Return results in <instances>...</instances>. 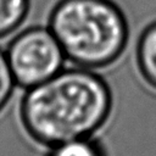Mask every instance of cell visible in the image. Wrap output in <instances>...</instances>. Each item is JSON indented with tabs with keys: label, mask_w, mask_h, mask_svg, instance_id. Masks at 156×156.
I'll return each mask as SVG.
<instances>
[{
	"label": "cell",
	"mask_w": 156,
	"mask_h": 156,
	"mask_svg": "<svg viewBox=\"0 0 156 156\" xmlns=\"http://www.w3.org/2000/svg\"><path fill=\"white\" fill-rule=\"evenodd\" d=\"M111 105L106 82L77 68L60 71L30 87L22 101L21 117L32 138L56 146L93 134L107 119Z\"/></svg>",
	"instance_id": "cell-1"
},
{
	"label": "cell",
	"mask_w": 156,
	"mask_h": 156,
	"mask_svg": "<svg viewBox=\"0 0 156 156\" xmlns=\"http://www.w3.org/2000/svg\"><path fill=\"white\" fill-rule=\"evenodd\" d=\"M50 30L65 56L79 67L113 63L128 40V26L111 0H60L50 16Z\"/></svg>",
	"instance_id": "cell-2"
},
{
	"label": "cell",
	"mask_w": 156,
	"mask_h": 156,
	"mask_svg": "<svg viewBox=\"0 0 156 156\" xmlns=\"http://www.w3.org/2000/svg\"><path fill=\"white\" fill-rule=\"evenodd\" d=\"M6 57L16 84L30 88L58 73L66 56L52 32L37 27L16 37Z\"/></svg>",
	"instance_id": "cell-3"
},
{
	"label": "cell",
	"mask_w": 156,
	"mask_h": 156,
	"mask_svg": "<svg viewBox=\"0 0 156 156\" xmlns=\"http://www.w3.org/2000/svg\"><path fill=\"white\" fill-rule=\"evenodd\" d=\"M136 60L143 78L156 89V22L143 30L136 49Z\"/></svg>",
	"instance_id": "cell-4"
},
{
	"label": "cell",
	"mask_w": 156,
	"mask_h": 156,
	"mask_svg": "<svg viewBox=\"0 0 156 156\" xmlns=\"http://www.w3.org/2000/svg\"><path fill=\"white\" fill-rule=\"evenodd\" d=\"M29 0H0V37L15 30L26 18Z\"/></svg>",
	"instance_id": "cell-5"
},
{
	"label": "cell",
	"mask_w": 156,
	"mask_h": 156,
	"mask_svg": "<svg viewBox=\"0 0 156 156\" xmlns=\"http://www.w3.org/2000/svg\"><path fill=\"white\" fill-rule=\"evenodd\" d=\"M52 147L49 156H105L102 147L88 138L69 140Z\"/></svg>",
	"instance_id": "cell-6"
},
{
	"label": "cell",
	"mask_w": 156,
	"mask_h": 156,
	"mask_svg": "<svg viewBox=\"0 0 156 156\" xmlns=\"http://www.w3.org/2000/svg\"><path fill=\"white\" fill-rule=\"evenodd\" d=\"M15 84L16 80L11 72L6 54L0 51V110L6 105L7 100L10 99Z\"/></svg>",
	"instance_id": "cell-7"
}]
</instances>
